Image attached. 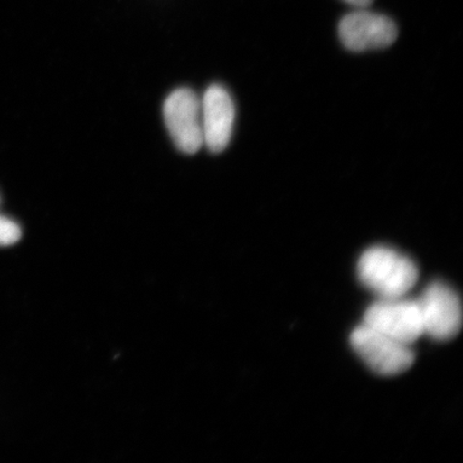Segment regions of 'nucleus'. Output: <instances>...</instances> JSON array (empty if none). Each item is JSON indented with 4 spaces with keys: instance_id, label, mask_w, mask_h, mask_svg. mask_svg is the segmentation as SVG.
I'll return each instance as SVG.
<instances>
[{
    "instance_id": "f257e3e1",
    "label": "nucleus",
    "mask_w": 463,
    "mask_h": 463,
    "mask_svg": "<svg viewBox=\"0 0 463 463\" xmlns=\"http://www.w3.org/2000/svg\"><path fill=\"white\" fill-rule=\"evenodd\" d=\"M357 275L363 285L380 298H403L419 280L413 260L384 246L369 248L362 254Z\"/></svg>"
},
{
    "instance_id": "f03ea898",
    "label": "nucleus",
    "mask_w": 463,
    "mask_h": 463,
    "mask_svg": "<svg viewBox=\"0 0 463 463\" xmlns=\"http://www.w3.org/2000/svg\"><path fill=\"white\" fill-rule=\"evenodd\" d=\"M351 345L363 362L380 375L402 374L412 366L415 360L411 345L364 324L352 333Z\"/></svg>"
},
{
    "instance_id": "7ed1b4c3",
    "label": "nucleus",
    "mask_w": 463,
    "mask_h": 463,
    "mask_svg": "<svg viewBox=\"0 0 463 463\" xmlns=\"http://www.w3.org/2000/svg\"><path fill=\"white\" fill-rule=\"evenodd\" d=\"M164 118L175 146L184 154L198 153L203 141L201 98L189 89L174 90L166 98Z\"/></svg>"
},
{
    "instance_id": "20e7f679",
    "label": "nucleus",
    "mask_w": 463,
    "mask_h": 463,
    "mask_svg": "<svg viewBox=\"0 0 463 463\" xmlns=\"http://www.w3.org/2000/svg\"><path fill=\"white\" fill-rule=\"evenodd\" d=\"M363 324L409 345L424 335L418 302L403 298H380L369 307Z\"/></svg>"
},
{
    "instance_id": "39448f33",
    "label": "nucleus",
    "mask_w": 463,
    "mask_h": 463,
    "mask_svg": "<svg viewBox=\"0 0 463 463\" xmlns=\"http://www.w3.org/2000/svg\"><path fill=\"white\" fill-rule=\"evenodd\" d=\"M416 302L424 334L439 341H448L460 333L462 306L453 288L442 282H433Z\"/></svg>"
},
{
    "instance_id": "423d86ee",
    "label": "nucleus",
    "mask_w": 463,
    "mask_h": 463,
    "mask_svg": "<svg viewBox=\"0 0 463 463\" xmlns=\"http://www.w3.org/2000/svg\"><path fill=\"white\" fill-rule=\"evenodd\" d=\"M339 37L353 52L384 49L396 42L398 28L389 16L360 10L341 20Z\"/></svg>"
},
{
    "instance_id": "0eeeda50",
    "label": "nucleus",
    "mask_w": 463,
    "mask_h": 463,
    "mask_svg": "<svg viewBox=\"0 0 463 463\" xmlns=\"http://www.w3.org/2000/svg\"><path fill=\"white\" fill-rule=\"evenodd\" d=\"M203 141L213 154L223 152L233 135L235 106L222 85L208 87L201 98Z\"/></svg>"
},
{
    "instance_id": "6e6552de",
    "label": "nucleus",
    "mask_w": 463,
    "mask_h": 463,
    "mask_svg": "<svg viewBox=\"0 0 463 463\" xmlns=\"http://www.w3.org/2000/svg\"><path fill=\"white\" fill-rule=\"evenodd\" d=\"M21 237L20 225L13 219L0 215V247L14 245Z\"/></svg>"
},
{
    "instance_id": "1a4fd4ad",
    "label": "nucleus",
    "mask_w": 463,
    "mask_h": 463,
    "mask_svg": "<svg viewBox=\"0 0 463 463\" xmlns=\"http://www.w3.org/2000/svg\"><path fill=\"white\" fill-rule=\"evenodd\" d=\"M345 3L354 5L356 8H366L373 0H345Z\"/></svg>"
}]
</instances>
